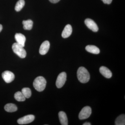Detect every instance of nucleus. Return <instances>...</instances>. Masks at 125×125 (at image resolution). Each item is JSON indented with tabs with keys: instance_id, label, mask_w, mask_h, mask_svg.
I'll list each match as a JSON object with an SVG mask.
<instances>
[{
	"instance_id": "nucleus-1",
	"label": "nucleus",
	"mask_w": 125,
	"mask_h": 125,
	"mask_svg": "<svg viewBox=\"0 0 125 125\" xmlns=\"http://www.w3.org/2000/svg\"><path fill=\"white\" fill-rule=\"evenodd\" d=\"M77 75L78 80L81 83H88L90 79L89 72L83 67H80L78 69Z\"/></svg>"
},
{
	"instance_id": "nucleus-2",
	"label": "nucleus",
	"mask_w": 125,
	"mask_h": 125,
	"mask_svg": "<svg viewBox=\"0 0 125 125\" xmlns=\"http://www.w3.org/2000/svg\"><path fill=\"white\" fill-rule=\"evenodd\" d=\"M46 81L42 76H39L34 80L33 83V87L37 91L42 92L46 88Z\"/></svg>"
},
{
	"instance_id": "nucleus-3",
	"label": "nucleus",
	"mask_w": 125,
	"mask_h": 125,
	"mask_svg": "<svg viewBox=\"0 0 125 125\" xmlns=\"http://www.w3.org/2000/svg\"><path fill=\"white\" fill-rule=\"evenodd\" d=\"M23 47L17 42L14 43L12 46L14 52L20 57L22 58H25L27 55L26 51Z\"/></svg>"
},
{
	"instance_id": "nucleus-4",
	"label": "nucleus",
	"mask_w": 125,
	"mask_h": 125,
	"mask_svg": "<svg viewBox=\"0 0 125 125\" xmlns=\"http://www.w3.org/2000/svg\"><path fill=\"white\" fill-rule=\"evenodd\" d=\"M91 108L89 106H85L83 108L79 114V117L81 120H84L89 118L92 114Z\"/></svg>"
},
{
	"instance_id": "nucleus-5",
	"label": "nucleus",
	"mask_w": 125,
	"mask_h": 125,
	"mask_svg": "<svg viewBox=\"0 0 125 125\" xmlns=\"http://www.w3.org/2000/svg\"><path fill=\"white\" fill-rule=\"evenodd\" d=\"M66 73L62 72L59 74L56 81V86L58 88H60L65 84L66 80Z\"/></svg>"
},
{
	"instance_id": "nucleus-6",
	"label": "nucleus",
	"mask_w": 125,
	"mask_h": 125,
	"mask_svg": "<svg viewBox=\"0 0 125 125\" xmlns=\"http://www.w3.org/2000/svg\"><path fill=\"white\" fill-rule=\"evenodd\" d=\"M34 118L35 117L33 115H27L18 119L17 122L20 125H25L33 121L34 120Z\"/></svg>"
},
{
	"instance_id": "nucleus-7",
	"label": "nucleus",
	"mask_w": 125,
	"mask_h": 125,
	"mask_svg": "<svg viewBox=\"0 0 125 125\" xmlns=\"http://www.w3.org/2000/svg\"><path fill=\"white\" fill-rule=\"evenodd\" d=\"M2 78L6 83H10L14 80L15 78L14 74L11 72L6 71L2 74Z\"/></svg>"
},
{
	"instance_id": "nucleus-8",
	"label": "nucleus",
	"mask_w": 125,
	"mask_h": 125,
	"mask_svg": "<svg viewBox=\"0 0 125 125\" xmlns=\"http://www.w3.org/2000/svg\"><path fill=\"white\" fill-rule=\"evenodd\" d=\"M85 23L90 29L94 32H96L98 31V28L96 23L91 19H86L85 20Z\"/></svg>"
},
{
	"instance_id": "nucleus-9",
	"label": "nucleus",
	"mask_w": 125,
	"mask_h": 125,
	"mask_svg": "<svg viewBox=\"0 0 125 125\" xmlns=\"http://www.w3.org/2000/svg\"><path fill=\"white\" fill-rule=\"evenodd\" d=\"M50 43L48 41H45L42 43L39 49V53L42 55L47 54L50 48Z\"/></svg>"
},
{
	"instance_id": "nucleus-10",
	"label": "nucleus",
	"mask_w": 125,
	"mask_h": 125,
	"mask_svg": "<svg viewBox=\"0 0 125 125\" xmlns=\"http://www.w3.org/2000/svg\"><path fill=\"white\" fill-rule=\"evenodd\" d=\"M15 38L17 43L24 47L26 41V38L24 35L21 33H17L15 36Z\"/></svg>"
},
{
	"instance_id": "nucleus-11",
	"label": "nucleus",
	"mask_w": 125,
	"mask_h": 125,
	"mask_svg": "<svg viewBox=\"0 0 125 125\" xmlns=\"http://www.w3.org/2000/svg\"><path fill=\"white\" fill-rule=\"evenodd\" d=\"M99 71L103 76L108 79L111 78L112 75L111 71L105 66H101L99 69Z\"/></svg>"
},
{
	"instance_id": "nucleus-12",
	"label": "nucleus",
	"mask_w": 125,
	"mask_h": 125,
	"mask_svg": "<svg viewBox=\"0 0 125 125\" xmlns=\"http://www.w3.org/2000/svg\"><path fill=\"white\" fill-rule=\"evenodd\" d=\"M72 29L71 25L67 24L65 27L62 31V36L63 38H66L69 37L72 33Z\"/></svg>"
},
{
	"instance_id": "nucleus-13",
	"label": "nucleus",
	"mask_w": 125,
	"mask_h": 125,
	"mask_svg": "<svg viewBox=\"0 0 125 125\" xmlns=\"http://www.w3.org/2000/svg\"><path fill=\"white\" fill-rule=\"evenodd\" d=\"M59 120L60 122L62 125H67L68 124V119L66 114L64 112L61 111L58 113Z\"/></svg>"
},
{
	"instance_id": "nucleus-14",
	"label": "nucleus",
	"mask_w": 125,
	"mask_h": 125,
	"mask_svg": "<svg viewBox=\"0 0 125 125\" xmlns=\"http://www.w3.org/2000/svg\"><path fill=\"white\" fill-rule=\"evenodd\" d=\"M87 52L92 54H98L100 53V50L97 47L94 45H88L85 47Z\"/></svg>"
},
{
	"instance_id": "nucleus-15",
	"label": "nucleus",
	"mask_w": 125,
	"mask_h": 125,
	"mask_svg": "<svg viewBox=\"0 0 125 125\" xmlns=\"http://www.w3.org/2000/svg\"><path fill=\"white\" fill-rule=\"evenodd\" d=\"M5 110L8 112H13L16 111L18 109L16 105L12 103L7 104L5 105Z\"/></svg>"
},
{
	"instance_id": "nucleus-16",
	"label": "nucleus",
	"mask_w": 125,
	"mask_h": 125,
	"mask_svg": "<svg viewBox=\"0 0 125 125\" xmlns=\"http://www.w3.org/2000/svg\"><path fill=\"white\" fill-rule=\"evenodd\" d=\"M23 28L26 30H30L32 29L33 27V22L32 20H29L23 21Z\"/></svg>"
},
{
	"instance_id": "nucleus-17",
	"label": "nucleus",
	"mask_w": 125,
	"mask_h": 125,
	"mask_svg": "<svg viewBox=\"0 0 125 125\" xmlns=\"http://www.w3.org/2000/svg\"><path fill=\"white\" fill-rule=\"evenodd\" d=\"M116 125H125V116L122 114L117 118L115 121Z\"/></svg>"
},
{
	"instance_id": "nucleus-18",
	"label": "nucleus",
	"mask_w": 125,
	"mask_h": 125,
	"mask_svg": "<svg viewBox=\"0 0 125 125\" xmlns=\"http://www.w3.org/2000/svg\"><path fill=\"white\" fill-rule=\"evenodd\" d=\"M14 98L18 102H23L25 101L26 99L22 92H18L15 93L14 94Z\"/></svg>"
},
{
	"instance_id": "nucleus-19",
	"label": "nucleus",
	"mask_w": 125,
	"mask_h": 125,
	"mask_svg": "<svg viewBox=\"0 0 125 125\" xmlns=\"http://www.w3.org/2000/svg\"><path fill=\"white\" fill-rule=\"evenodd\" d=\"M25 3L24 0H19L16 4L15 8L16 11H20L24 6Z\"/></svg>"
},
{
	"instance_id": "nucleus-20",
	"label": "nucleus",
	"mask_w": 125,
	"mask_h": 125,
	"mask_svg": "<svg viewBox=\"0 0 125 125\" xmlns=\"http://www.w3.org/2000/svg\"><path fill=\"white\" fill-rule=\"evenodd\" d=\"M22 93L26 98H29L31 95V89L28 88H24L22 90Z\"/></svg>"
},
{
	"instance_id": "nucleus-21",
	"label": "nucleus",
	"mask_w": 125,
	"mask_h": 125,
	"mask_svg": "<svg viewBox=\"0 0 125 125\" xmlns=\"http://www.w3.org/2000/svg\"><path fill=\"white\" fill-rule=\"evenodd\" d=\"M104 4H110L111 3L112 0H102Z\"/></svg>"
},
{
	"instance_id": "nucleus-22",
	"label": "nucleus",
	"mask_w": 125,
	"mask_h": 125,
	"mask_svg": "<svg viewBox=\"0 0 125 125\" xmlns=\"http://www.w3.org/2000/svg\"><path fill=\"white\" fill-rule=\"evenodd\" d=\"M49 0L52 3H56L59 2L60 0Z\"/></svg>"
},
{
	"instance_id": "nucleus-23",
	"label": "nucleus",
	"mask_w": 125,
	"mask_h": 125,
	"mask_svg": "<svg viewBox=\"0 0 125 125\" xmlns=\"http://www.w3.org/2000/svg\"><path fill=\"white\" fill-rule=\"evenodd\" d=\"M83 125H91V124L89 122H85V123H84Z\"/></svg>"
},
{
	"instance_id": "nucleus-24",
	"label": "nucleus",
	"mask_w": 125,
	"mask_h": 125,
	"mask_svg": "<svg viewBox=\"0 0 125 125\" xmlns=\"http://www.w3.org/2000/svg\"><path fill=\"white\" fill-rule=\"evenodd\" d=\"M2 25H1V24H0V32L1 31V30H2Z\"/></svg>"
}]
</instances>
